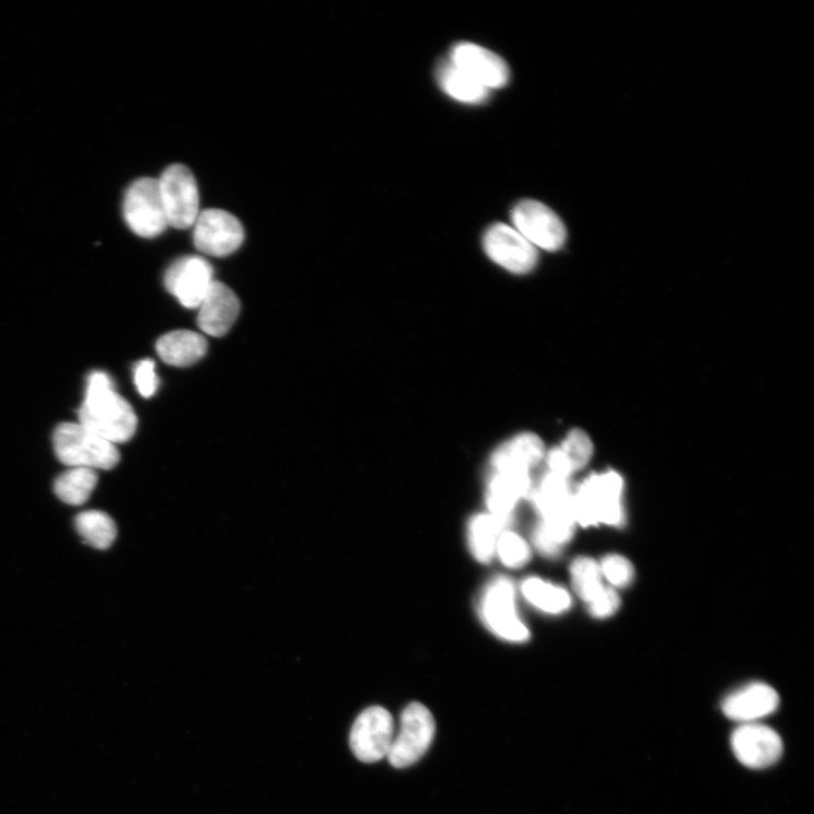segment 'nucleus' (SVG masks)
I'll return each mask as SVG.
<instances>
[{"mask_svg":"<svg viewBox=\"0 0 814 814\" xmlns=\"http://www.w3.org/2000/svg\"><path fill=\"white\" fill-rule=\"evenodd\" d=\"M79 423L117 445L130 440L138 428L131 405L120 396L106 372L96 371L88 380Z\"/></svg>","mask_w":814,"mask_h":814,"instance_id":"f257e3e1","label":"nucleus"},{"mask_svg":"<svg viewBox=\"0 0 814 814\" xmlns=\"http://www.w3.org/2000/svg\"><path fill=\"white\" fill-rule=\"evenodd\" d=\"M624 480L616 472L592 475L573 493L575 523L618 526L624 521Z\"/></svg>","mask_w":814,"mask_h":814,"instance_id":"f03ea898","label":"nucleus"},{"mask_svg":"<svg viewBox=\"0 0 814 814\" xmlns=\"http://www.w3.org/2000/svg\"><path fill=\"white\" fill-rule=\"evenodd\" d=\"M54 447L58 460L71 468L112 469L120 461L116 445L81 423L59 425L54 433Z\"/></svg>","mask_w":814,"mask_h":814,"instance_id":"7ed1b4c3","label":"nucleus"},{"mask_svg":"<svg viewBox=\"0 0 814 814\" xmlns=\"http://www.w3.org/2000/svg\"><path fill=\"white\" fill-rule=\"evenodd\" d=\"M434 733L435 722L430 710L420 702L407 706L387 755L389 764L402 769L418 763L429 751Z\"/></svg>","mask_w":814,"mask_h":814,"instance_id":"20e7f679","label":"nucleus"},{"mask_svg":"<svg viewBox=\"0 0 814 814\" xmlns=\"http://www.w3.org/2000/svg\"><path fill=\"white\" fill-rule=\"evenodd\" d=\"M158 181L168 226L193 228L201 211L197 181L190 168L184 164L170 165Z\"/></svg>","mask_w":814,"mask_h":814,"instance_id":"39448f33","label":"nucleus"},{"mask_svg":"<svg viewBox=\"0 0 814 814\" xmlns=\"http://www.w3.org/2000/svg\"><path fill=\"white\" fill-rule=\"evenodd\" d=\"M124 219L129 229L142 237L159 236L168 226L159 181L141 178L127 189L123 202Z\"/></svg>","mask_w":814,"mask_h":814,"instance_id":"423d86ee","label":"nucleus"},{"mask_svg":"<svg viewBox=\"0 0 814 814\" xmlns=\"http://www.w3.org/2000/svg\"><path fill=\"white\" fill-rule=\"evenodd\" d=\"M481 616L486 625L500 638L520 642L530 637V631L519 618L516 591L513 582L499 577L486 589L481 603Z\"/></svg>","mask_w":814,"mask_h":814,"instance_id":"0eeeda50","label":"nucleus"},{"mask_svg":"<svg viewBox=\"0 0 814 814\" xmlns=\"http://www.w3.org/2000/svg\"><path fill=\"white\" fill-rule=\"evenodd\" d=\"M395 735L391 712L381 707H369L356 720L350 745L354 756L362 763H377L387 755Z\"/></svg>","mask_w":814,"mask_h":814,"instance_id":"6e6552de","label":"nucleus"},{"mask_svg":"<svg viewBox=\"0 0 814 814\" xmlns=\"http://www.w3.org/2000/svg\"><path fill=\"white\" fill-rule=\"evenodd\" d=\"M512 221L535 248L558 252L566 244L567 230L562 220L540 201H520L513 209Z\"/></svg>","mask_w":814,"mask_h":814,"instance_id":"1a4fd4ad","label":"nucleus"},{"mask_svg":"<svg viewBox=\"0 0 814 814\" xmlns=\"http://www.w3.org/2000/svg\"><path fill=\"white\" fill-rule=\"evenodd\" d=\"M193 228L195 247L209 256H229L240 249L245 241L242 222L223 210L201 211Z\"/></svg>","mask_w":814,"mask_h":814,"instance_id":"9d476101","label":"nucleus"},{"mask_svg":"<svg viewBox=\"0 0 814 814\" xmlns=\"http://www.w3.org/2000/svg\"><path fill=\"white\" fill-rule=\"evenodd\" d=\"M484 248L491 260L515 275L530 274L537 264V249L512 226L491 225L484 236Z\"/></svg>","mask_w":814,"mask_h":814,"instance_id":"9b49d317","label":"nucleus"},{"mask_svg":"<svg viewBox=\"0 0 814 814\" xmlns=\"http://www.w3.org/2000/svg\"><path fill=\"white\" fill-rule=\"evenodd\" d=\"M736 759L745 767L764 769L783 755V741L771 728L760 723L741 724L731 739Z\"/></svg>","mask_w":814,"mask_h":814,"instance_id":"f8f14e48","label":"nucleus"},{"mask_svg":"<svg viewBox=\"0 0 814 814\" xmlns=\"http://www.w3.org/2000/svg\"><path fill=\"white\" fill-rule=\"evenodd\" d=\"M213 268L199 256H186L166 269L164 284L186 309H198L213 284Z\"/></svg>","mask_w":814,"mask_h":814,"instance_id":"ddd939ff","label":"nucleus"},{"mask_svg":"<svg viewBox=\"0 0 814 814\" xmlns=\"http://www.w3.org/2000/svg\"><path fill=\"white\" fill-rule=\"evenodd\" d=\"M461 71L488 89H501L509 82L507 62L479 45L461 43L452 49L451 59Z\"/></svg>","mask_w":814,"mask_h":814,"instance_id":"4468645a","label":"nucleus"},{"mask_svg":"<svg viewBox=\"0 0 814 814\" xmlns=\"http://www.w3.org/2000/svg\"><path fill=\"white\" fill-rule=\"evenodd\" d=\"M779 707V696L770 686L761 683L744 686L729 695L723 703L724 716L740 724L759 723L774 714Z\"/></svg>","mask_w":814,"mask_h":814,"instance_id":"2eb2a0df","label":"nucleus"},{"mask_svg":"<svg viewBox=\"0 0 814 814\" xmlns=\"http://www.w3.org/2000/svg\"><path fill=\"white\" fill-rule=\"evenodd\" d=\"M198 326L211 336L225 335L241 313V301L225 284L214 281L198 305Z\"/></svg>","mask_w":814,"mask_h":814,"instance_id":"dca6fc26","label":"nucleus"},{"mask_svg":"<svg viewBox=\"0 0 814 814\" xmlns=\"http://www.w3.org/2000/svg\"><path fill=\"white\" fill-rule=\"evenodd\" d=\"M531 475L526 470L495 472L488 487L490 515L503 526L511 520L514 508L531 491Z\"/></svg>","mask_w":814,"mask_h":814,"instance_id":"f3484780","label":"nucleus"},{"mask_svg":"<svg viewBox=\"0 0 814 814\" xmlns=\"http://www.w3.org/2000/svg\"><path fill=\"white\" fill-rule=\"evenodd\" d=\"M546 457L545 444L535 433H521L505 441L491 456V466L498 470L531 472Z\"/></svg>","mask_w":814,"mask_h":814,"instance_id":"a211bd4d","label":"nucleus"},{"mask_svg":"<svg viewBox=\"0 0 814 814\" xmlns=\"http://www.w3.org/2000/svg\"><path fill=\"white\" fill-rule=\"evenodd\" d=\"M594 446L590 435L581 430H571L561 445L547 455L548 470L569 479L575 472L584 468L591 461Z\"/></svg>","mask_w":814,"mask_h":814,"instance_id":"6ab92c4d","label":"nucleus"},{"mask_svg":"<svg viewBox=\"0 0 814 814\" xmlns=\"http://www.w3.org/2000/svg\"><path fill=\"white\" fill-rule=\"evenodd\" d=\"M156 352L168 365L185 368L206 357V337L191 330H175L163 335L156 344Z\"/></svg>","mask_w":814,"mask_h":814,"instance_id":"aec40b11","label":"nucleus"},{"mask_svg":"<svg viewBox=\"0 0 814 814\" xmlns=\"http://www.w3.org/2000/svg\"><path fill=\"white\" fill-rule=\"evenodd\" d=\"M437 80L446 94L463 104L480 105L490 94L488 89L461 71L450 59L438 66Z\"/></svg>","mask_w":814,"mask_h":814,"instance_id":"412c9836","label":"nucleus"},{"mask_svg":"<svg viewBox=\"0 0 814 814\" xmlns=\"http://www.w3.org/2000/svg\"><path fill=\"white\" fill-rule=\"evenodd\" d=\"M97 480L94 469L73 467L57 478L55 493L67 504L82 505L90 499Z\"/></svg>","mask_w":814,"mask_h":814,"instance_id":"4be33fe9","label":"nucleus"},{"mask_svg":"<svg viewBox=\"0 0 814 814\" xmlns=\"http://www.w3.org/2000/svg\"><path fill=\"white\" fill-rule=\"evenodd\" d=\"M504 526L492 515L475 516L468 526L470 553L480 562H490L497 548V542Z\"/></svg>","mask_w":814,"mask_h":814,"instance_id":"5701e85b","label":"nucleus"},{"mask_svg":"<svg viewBox=\"0 0 814 814\" xmlns=\"http://www.w3.org/2000/svg\"><path fill=\"white\" fill-rule=\"evenodd\" d=\"M75 527L86 545L98 550L109 549L117 537L114 520L104 512L88 511L79 514Z\"/></svg>","mask_w":814,"mask_h":814,"instance_id":"b1692460","label":"nucleus"},{"mask_svg":"<svg viewBox=\"0 0 814 814\" xmlns=\"http://www.w3.org/2000/svg\"><path fill=\"white\" fill-rule=\"evenodd\" d=\"M522 592L532 605L551 615L562 614L571 604L567 591L534 577L523 583Z\"/></svg>","mask_w":814,"mask_h":814,"instance_id":"393cba45","label":"nucleus"},{"mask_svg":"<svg viewBox=\"0 0 814 814\" xmlns=\"http://www.w3.org/2000/svg\"><path fill=\"white\" fill-rule=\"evenodd\" d=\"M570 574L575 593L588 604L605 588L600 563L589 557L577 558L570 567Z\"/></svg>","mask_w":814,"mask_h":814,"instance_id":"a878e982","label":"nucleus"},{"mask_svg":"<svg viewBox=\"0 0 814 814\" xmlns=\"http://www.w3.org/2000/svg\"><path fill=\"white\" fill-rule=\"evenodd\" d=\"M496 551L502 563L509 568H521L525 566L531 557L527 543L516 533H501Z\"/></svg>","mask_w":814,"mask_h":814,"instance_id":"bb28decb","label":"nucleus"},{"mask_svg":"<svg viewBox=\"0 0 814 814\" xmlns=\"http://www.w3.org/2000/svg\"><path fill=\"white\" fill-rule=\"evenodd\" d=\"M600 568L602 575L615 588H626L633 580V566L623 556L610 555L605 557L600 563Z\"/></svg>","mask_w":814,"mask_h":814,"instance_id":"cd10ccee","label":"nucleus"},{"mask_svg":"<svg viewBox=\"0 0 814 814\" xmlns=\"http://www.w3.org/2000/svg\"><path fill=\"white\" fill-rule=\"evenodd\" d=\"M133 381L143 397H152L156 393L160 383L154 361L144 359L136 364L133 369Z\"/></svg>","mask_w":814,"mask_h":814,"instance_id":"c85d7f7f","label":"nucleus"},{"mask_svg":"<svg viewBox=\"0 0 814 814\" xmlns=\"http://www.w3.org/2000/svg\"><path fill=\"white\" fill-rule=\"evenodd\" d=\"M621 601L617 591L610 588H604L588 605L594 617L608 618L617 613Z\"/></svg>","mask_w":814,"mask_h":814,"instance_id":"c756f323","label":"nucleus"}]
</instances>
